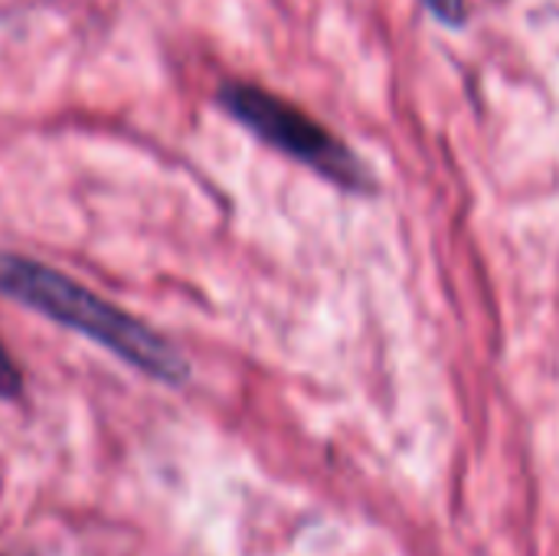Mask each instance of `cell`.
<instances>
[{
    "instance_id": "cell-1",
    "label": "cell",
    "mask_w": 559,
    "mask_h": 556,
    "mask_svg": "<svg viewBox=\"0 0 559 556\" xmlns=\"http://www.w3.org/2000/svg\"><path fill=\"white\" fill-rule=\"evenodd\" d=\"M0 295L66 331L88 338L92 344L105 347L121 364H131L138 374L157 383L180 387L190 377L183 354L164 334L121 311L118 305L92 295L85 285L52 265L0 249Z\"/></svg>"
},
{
    "instance_id": "cell-2",
    "label": "cell",
    "mask_w": 559,
    "mask_h": 556,
    "mask_svg": "<svg viewBox=\"0 0 559 556\" xmlns=\"http://www.w3.org/2000/svg\"><path fill=\"white\" fill-rule=\"evenodd\" d=\"M216 98L242 128H249L259 141L272 144L285 157L311 167L314 174L328 177L344 190H373V177L360 164V157L308 111L285 102L282 95L252 82L229 79L219 85Z\"/></svg>"
},
{
    "instance_id": "cell-3",
    "label": "cell",
    "mask_w": 559,
    "mask_h": 556,
    "mask_svg": "<svg viewBox=\"0 0 559 556\" xmlns=\"http://www.w3.org/2000/svg\"><path fill=\"white\" fill-rule=\"evenodd\" d=\"M23 393V377H20V367L16 360L10 357V351L3 347L0 341V400H16Z\"/></svg>"
},
{
    "instance_id": "cell-4",
    "label": "cell",
    "mask_w": 559,
    "mask_h": 556,
    "mask_svg": "<svg viewBox=\"0 0 559 556\" xmlns=\"http://www.w3.org/2000/svg\"><path fill=\"white\" fill-rule=\"evenodd\" d=\"M423 3H426V7L436 13V20L445 23V26H462L465 16H468L465 0H423Z\"/></svg>"
}]
</instances>
